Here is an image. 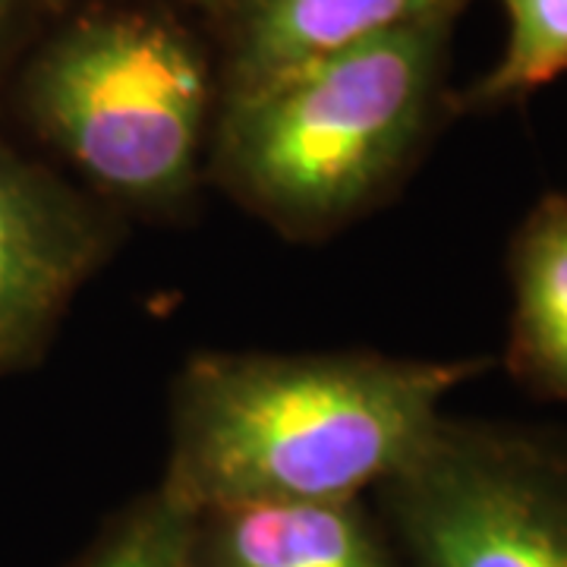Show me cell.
Wrapping results in <instances>:
<instances>
[{"instance_id":"obj_3","label":"cell","mask_w":567,"mask_h":567,"mask_svg":"<svg viewBox=\"0 0 567 567\" xmlns=\"http://www.w3.org/2000/svg\"><path fill=\"white\" fill-rule=\"evenodd\" d=\"M39 130L114 203L167 212L203 174L215 76L162 13H95L44 48L25 85Z\"/></svg>"},{"instance_id":"obj_8","label":"cell","mask_w":567,"mask_h":567,"mask_svg":"<svg viewBox=\"0 0 567 567\" xmlns=\"http://www.w3.org/2000/svg\"><path fill=\"white\" fill-rule=\"evenodd\" d=\"M505 365L529 394L567 404V193H543L511 252Z\"/></svg>"},{"instance_id":"obj_7","label":"cell","mask_w":567,"mask_h":567,"mask_svg":"<svg viewBox=\"0 0 567 567\" xmlns=\"http://www.w3.org/2000/svg\"><path fill=\"white\" fill-rule=\"evenodd\" d=\"M466 0H221V95H237L357 41Z\"/></svg>"},{"instance_id":"obj_6","label":"cell","mask_w":567,"mask_h":567,"mask_svg":"<svg viewBox=\"0 0 567 567\" xmlns=\"http://www.w3.org/2000/svg\"><path fill=\"white\" fill-rule=\"evenodd\" d=\"M189 567H401L369 495L193 511Z\"/></svg>"},{"instance_id":"obj_12","label":"cell","mask_w":567,"mask_h":567,"mask_svg":"<svg viewBox=\"0 0 567 567\" xmlns=\"http://www.w3.org/2000/svg\"><path fill=\"white\" fill-rule=\"evenodd\" d=\"M186 3H199V7H205V10H215L221 0H186Z\"/></svg>"},{"instance_id":"obj_10","label":"cell","mask_w":567,"mask_h":567,"mask_svg":"<svg viewBox=\"0 0 567 567\" xmlns=\"http://www.w3.org/2000/svg\"><path fill=\"white\" fill-rule=\"evenodd\" d=\"M193 511L162 486L114 511L70 567H189Z\"/></svg>"},{"instance_id":"obj_9","label":"cell","mask_w":567,"mask_h":567,"mask_svg":"<svg viewBox=\"0 0 567 567\" xmlns=\"http://www.w3.org/2000/svg\"><path fill=\"white\" fill-rule=\"evenodd\" d=\"M505 10V48L492 70L451 95L454 111H495L529 99L567 73V0H495Z\"/></svg>"},{"instance_id":"obj_1","label":"cell","mask_w":567,"mask_h":567,"mask_svg":"<svg viewBox=\"0 0 567 567\" xmlns=\"http://www.w3.org/2000/svg\"><path fill=\"white\" fill-rule=\"evenodd\" d=\"M492 360L199 353L171 394L158 486L189 511L363 498L406 464Z\"/></svg>"},{"instance_id":"obj_11","label":"cell","mask_w":567,"mask_h":567,"mask_svg":"<svg viewBox=\"0 0 567 567\" xmlns=\"http://www.w3.org/2000/svg\"><path fill=\"white\" fill-rule=\"evenodd\" d=\"M10 3H13V0H0V29H3V22L10 17Z\"/></svg>"},{"instance_id":"obj_4","label":"cell","mask_w":567,"mask_h":567,"mask_svg":"<svg viewBox=\"0 0 567 567\" xmlns=\"http://www.w3.org/2000/svg\"><path fill=\"white\" fill-rule=\"evenodd\" d=\"M369 502L401 567H567V432L442 416Z\"/></svg>"},{"instance_id":"obj_2","label":"cell","mask_w":567,"mask_h":567,"mask_svg":"<svg viewBox=\"0 0 567 567\" xmlns=\"http://www.w3.org/2000/svg\"><path fill=\"white\" fill-rule=\"evenodd\" d=\"M461 7L221 95L212 174L284 237L319 240L404 181L432 136Z\"/></svg>"},{"instance_id":"obj_13","label":"cell","mask_w":567,"mask_h":567,"mask_svg":"<svg viewBox=\"0 0 567 567\" xmlns=\"http://www.w3.org/2000/svg\"><path fill=\"white\" fill-rule=\"evenodd\" d=\"M44 3H51V7H63L66 0H44Z\"/></svg>"},{"instance_id":"obj_5","label":"cell","mask_w":567,"mask_h":567,"mask_svg":"<svg viewBox=\"0 0 567 567\" xmlns=\"http://www.w3.org/2000/svg\"><path fill=\"white\" fill-rule=\"evenodd\" d=\"M111 249L104 208L0 145V369L51 338Z\"/></svg>"}]
</instances>
